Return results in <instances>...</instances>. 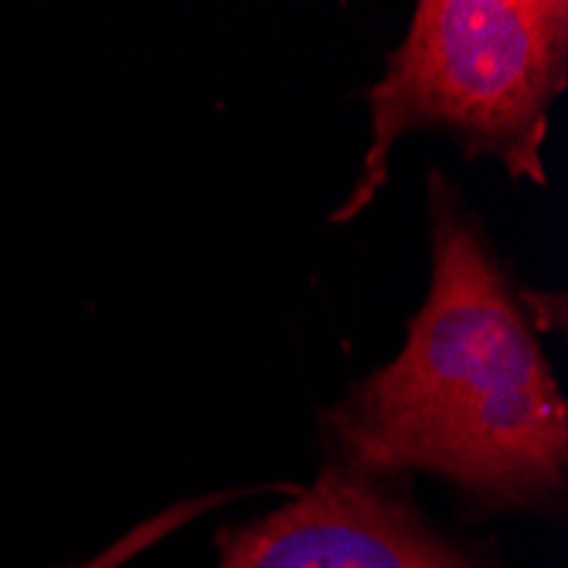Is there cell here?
Here are the masks:
<instances>
[{
  "instance_id": "277c9868",
  "label": "cell",
  "mask_w": 568,
  "mask_h": 568,
  "mask_svg": "<svg viewBox=\"0 0 568 568\" xmlns=\"http://www.w3.org/2000/svg\"><path fill=\"white\" fill-rule=\"evenodd\" d=\"M158 545V535L146 525H130L123 528L116 538H110L106 545H99L85 555H75V558H65V561H51L44 568H130L133 561H140L143 555L153 551Z\"/></svg>"
},
{
  "instance_id": "3957f363",
  "label": "cell",
  "mask_w": 568,
  "mask_h": 568,
  "mask_svg": "<svg viewBox=\"0 0 568 568\" xmlns=\"http://www.w3.org/2000/svg\"><path fill=\"white\" fill-rule=\"evenodd\" d=\"M215 568H518L497 535L443 521L405 480L317 459L248 521L212 531Z\"/></svg>"
},
{
  "instance_id": "7a4b0ae2",
  "label": "cell",
  "mask_w": 568,
  "mask_h": 568,
  "mask_svg": "<svg viewBox=\"0 0 568 568\" xmlns=\"http://www.w3.org/2000/svg\"><path fill=\"white\" fill-rule=\"evenodd\" d=\"M568 89L565 0H419L382 75L361 89L368 150L327 222H357L392 178L405 136L439 133L463 161L548 187L555 102Z\"/></svg>"
},
{
  "instance_id": "6da1fadb",
  "label": "cell",
  "mask_w": 568,
  "mask_h": 568,
  "mask_svg": "<svg viewBox=\"0 0 568 568\" xmlns=\"http://www.w3.org/2000/svg\"><path fill=\"white\" fill-rule=\"evenodd\" d=\"M429 286L395 357L314 423L317 459L443 487L463 528L568 525V398L545 337L565 293L521 276L463 184L426 171Z\"/></svg>"
}]
</instances>
